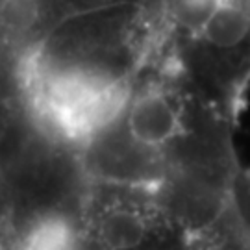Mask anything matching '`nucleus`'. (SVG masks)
Returning <instances> with one entry per match:
<instances>
[{
  "label": "nucleus",
  "instance_id": "nucleus-1",
  "mask_svg": "<svg viewBox=\"0 0 250 250\" xmlns=\"http://www.w3.org/2000/svg\"><path fill=\"white\" fill-rule=\"evenodd\" d=\"M235 125L160 54L78 154L89 178L163 189L182 204L224 200L243 170Z\"/></svg>",
  "mask_w": 250,
  "mask_h": 250
},
{
  "label": "nucleus",
  "instance_id": "nucleus-2",
  "mask_svg": "<svg viewBox=\"0 0 250 250\" xmlns=\"http://www.w3.org/2000/svg\"><path fill=\"white\" fill-rule=\"evenodd\" d=\"M163 43V0L65 19L26 52L4 62V102L78 148L119 109Z\"/></svg>",
  "mask_w": 250,
  "mask_h": 250
},
{
  "label": "nucleus",
  "instance_id": "nucleus-3",
  "mask_svg": "<svg viewBox=\"0 0 250 250\" xmlns=\"http://www.w3.org/2000/svg\"><path fill=\"white\" fill-rule=\"evenodd\" d=\"M161 54L237 123L250 89V0H163Z\"/></svg>",
  "mask_w": 250,
  "mask_h": 250
},
{
  "label": "nucleus",
  "instance_id": "nucleus-4",
  "mask_svg": "<svg viewBox=\"0 0 250 250\" xmlns=\"http://www.w3.org/2000/svg\"><path fill=\"white\" fill-rule=\"evenodd\" d=\"M152 0H2V60L26 52L65 19Z\"/></svg>",
  "mask_w": 250,
  "mask_h": 250
},
{
  "label": "nucleus",
  "instance_id": "nucleus-5",
  "mask_svg": "<svg viewBox=\"0 0 250 250\" xmlns=\"http://www.w3.org/2000/svg\"><path fill=\"white\" fill-rule=\"evenodd\" d=\"M184 250H250V228L233 197L215 219L195 228Z\"/></svg>",
  "mask_w": 250,
  "mask_h": 250
},
{
  "label": "nucleus",
  "instance_id": "nucleus-6",
  "mask_svg": "<svg viewBox=\"0 0 250 250\" xmlns=\"http://www.w3.org/2000/svg\"><path fill=\"white\" fill-rule=\"evenodd\" d=\"M233 200H235V206H237L241 217L245 219V223L249 224L250 228V170L245 169V167H243V170L239 172L237 180H235Z\"/></svg>",
  "mask_w": 250,
  "mask_h": 250
}]
</instances>
